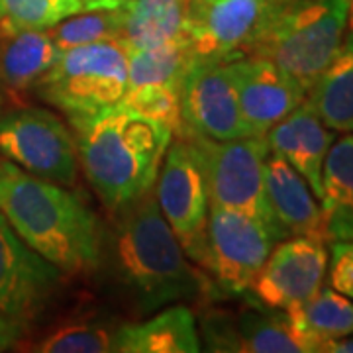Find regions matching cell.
<instances>
[{
	"instance_id": "1",
	"label": "cell",
	"mask_w": 353,
	"mask_h": 353,
	"mask_svg": "<svg viewBox=\"0 0 353 353\" xmlns=\"http://www.w3.org/2000/svg\"><path fill=\"white\" fill-rule=\"evenodd\" d=\"M0 210L16 234L61 275H85L101 261L99 216L75 190L0 159Z\"/></svg>"
},
{
	"instance_id": "2",
	"label": "cell",
	"mask_w": 353,
	"mask_h": 353,
	"mask_svg": "<svg viewBox=\"0 0 353 353\" xmlns=\"http://www.w3.org/2000/svg\"><path fill=\"white\" fill-rule=\"evenodd\" d=\"M108 252L116 281L141 312L181 301H201L210 283L196 267L159 210L155 190L120 208Z\"/></svg>"
},
{
	"instance_id": "3",
	"label": "cell",
	"mask_w": 353,
	"mask_h": 353,
	"mask_svg": "<svg viewBox=\"0 0 353 353\" xmlns=\"http://www.w3.org/2000/svg\"><path fill=\"white\" fill-rule=\"evenodd\" d=\"M71 126L79 167L104 208L118 212L153 189L173 138L169 128L122 104Z\"/></svg>"
},
{
	"instance_id": "4",
	"label": "cell",
	"mask_w": 353,
	"mask_h": 353,
	"mask_svg": "<svg viewBox=\"0 0 353 353\" xmlns=\"http://www.w3.org/2000/svg\"><path fill=\"white\" fill-rule=\"evenodd\" d=\"M347 0H289L250 55L289 73L306 90L340 51Z\"/></svg>"
},
{
	"instance_id": "5",
	"label": "cell",
	"mask_w": 353,
	"mask_h": 353,
	"mask_svg": "<svg viewBox=\"0 0 353 353\" xmlns=\"http://www.w3.org/2000/svg\"><path fill=\"white\" fill-rule=\"evenodd\" d=\"M126 88L128 50L114 39L61 51L34 90L73 124L120 104Z\"/></svg>"
},
{
	"instance_id": "6",
	"label": "cell",
	"mask_w": 353,
	"mask_h": 353,
	"mask_svg": "<svg viewBox=\"0 0 353 353\" xmlns=\"http://www.w3.org/2000/svg\"><path fill=\"white\" fill-rule=\"evenodd\" d=\"M181 138L194 148L210 204L255 216L283 240L265 196V161L271 153L267 136L212 139L185 132Z\"/></svg>"
},
{
	"instance_id": "7",
	"label": "cell",
	"mask_w": 353,
	"mask_h": 353,
	"mask_svg": "<svg viewBox=\"0 0 353 353\" xmlns=\"http://www.w3.org/2000/svg\"><path fill=\"white\" fill-rule=\"evenodd\" d=\"M0 155L26 173L73 187L79 176L75 134L59 116L36 106L0 114Z\"/></svg>"
},
{
	"instance_id": "8",
	"label": "cell",
	"mask_w": 353,
	"mask_h": 353,
	"mask_svg": "<svg viewBox=\"0 0 353 353\" xmlns=\"http://www.w3.org/2000/svg\"><path fill=\"white\" fill-rule=\"evenodd\" d=\"M289 0H189L185 38L196 57H245Z\"/></svg>"
},
{
	"instance_id": "9",
	"label": "cell",
	"mask_w": 353,
	"mask_h": 353,
	"mask_svg": "<svg viewBox=\"0 0 353 353\" xmlns=\"http://www.w3.org/2000/svg\"><path fill=\"white\" fill-rule=\"evenodd\" d=\"M155 199L181 248L199 267L208 261V190L194 148L185 138L169 143L157 175Z\"/></svg>"
},
{
	"instance_id": "10",
	"label": "cell",
	"mask_w": 353,
	"mask_h": 353,
	"mask_svg": "<svg viewBox=\"0 0 353 353\" xmlns=\"http://www.w3.org/2000/svg\"><path fill=\"white\" fill-rule=\"evenodd\" d=\"M263 220L210 204L206 269L228 294H243L277 243Z\"/></svg>"
},
{
	"instance_id": "11",
	"label": "cell",
	"mask_w": 353,
	"mask_h": 353,
	"mask_svg": "<svg viewBox=\"0 0 353 353\" xmlns=\"http://www.w3.org/2000/svg\"><path fill=\"white\" fill-rule=\"evenodd\" d=\"M328 269L326 241L296 236L273 248L250 290L269 310H290L310 301Z\"/></svg>"
},
{
	"instance_id": "12",
	"label": "cell",
	"mask_w": 353,
	"mask_h": 353,
	"mask_svg": "<svg viewBox=\"0 0 353 353\" xmlns=\"http://www.w3.org/2000/svg\"><path fill=\"white\" fill-rule=\"evenodd\" d=\"M181 116L183 134L192 132L212 139L250 136L226 61L194 55L181 83Z\"/></svg>"
},
{
	"instance_id": "13",
	"label": "cell",
	"mask_w": 353,
	"mask_h": 353,
	"mask_svg": "<svg viewBox=\"0 0 353 353\" xmlns=\"http://www.w3.org/2000/svg\"><path fill=\"white\" fill-rule=\"evenodd\" d=\"M226 69L250 136H267L271 128L303 104L308 92L289 73L263 57H238L226 61Z\"/></svg>"
},
{
	"instance_id": "14",
	"label": "cell",
	"mask_w": 353,
	"mask_h": 353,
	"mask_svg": "<svg viewBox=\"0 0 353 353\" xmlns=\"http://www.w3.org/2000/svg\"><path fill=\"white\" fill-rule=\"evenodd\" d=\"M61 277V271L34 252L0 210V314L24 322L43 308Z\"/></svg>"
},
{
	"instance_id": "15",
	"label": "cell",
	"mask_w": 353,
	"mask_h": 353,
	"mask_svg": "<svg viewBox=\"0 0 353 353\" xmlns=\"http://www.w3.org/2000/svg\"><path fill=\"white\" fill-rule=\"evenodd\" d=\"M334 141L336 132L318 118L306 99L296 110L267 132L269 152L294 167L318 201L322 199V167Z\"/></svg>"
},
{
	"instance_id": "16",
	"label": "cell",
	"mask_w": 353,
	"mask_h": 353,
	"mask_svg": "<svg viewBox=\"0 0 353 353\" xmlns=\"http://www.w3.org/2000/svg\"><path fill=\"white\" fill-rule=\"evenodd\" d=\"M265 196L283 240L306 236L326 241L322 208L301 173L275 153L265 161Z\"/></svg>"
},
{
	"instance_id": "17",
	"label": "cell",
	"mask_w": 353,
	"mask_h": 353,
	"mask_svg": "<svg viewBox=\"0 0 353 353\" xmlns=\"http://www.w3.org/2000/svg\"><path fill=\"white\" fill-rule=\"evenodd\" d=\"M116 352L122 353H196L201 336L189 306L169 304L143 322L120 324Z\"/></svg>"
},
{
	"instance_id": "18",
	"label": "cell",
	"mask_w": 353,
	"mask_h": 353,
	"mask_svg": "<svg viewBox=\"0 0 353 353\" xmlns=\"http://www.w3.org/2000/svg\"><path fill=\"white\" fill-rule=\"evenodd\" d=\"M61 50L48 30H22L0 36V87L8 97L36 88Z\"/></svg>"
},
{
	"instance_id": "19",
	"label": "cell",
	"mask_w": 353,
	"mask_h": 353,
	"mask_svg": "<svg viewBox=\"0 0 353 353\" xmlns=\"http://www.w3.org/2000/svg\"><path fill=\"white\" fill-rule=\"evenodd\" d=\"M120 43L128 51L150 50L185 38L189 0H118Z\"/></svg>"
},
{
	"instance_id": "20",
	"label": "cell",
	"mask_w": 353,
	"mask_h": 353,
	"mask_svg": "<svg viewBox=\"0 0 353 353\" xmlns=\"http://www.w3.org/2000/svg\"><path fill=\"white\" fill-rule=\"evenodd\" d=\"M320 202L326 241H353V132L328 150Z\"/></svg>"
},
{
	"instance_id": "21",
	"label": "cell",
	"mask_w": 353,
	"mask_h": 353,
	"mask_svg": "<svg viewBox=\"0 0 353 353\" xmlns=\"http://www.w3.org/2000/svg\"><path fill=\"white\" fill-rule=\"evenodd\" d=\"M306 101L330 130L353 132V38H343L332 63L308 88Z\"/></svg>"
},
{
	"instance_id": "22",
	"label": "cell",
	"mask_w": 353,
	"mask_h": 353,
	"mask_svg": "<svg viewBox=\"0 0 353 353\" xmlns=\"http://www.w3.org/2000/svg\"><path fill=\"white\" fill-rule=\"evenodd\" d=\"M285 312L308 353L320 352L326 341L353 334V303L336 289H320L310 301Z\"/></svg>"
},
{
	"instance_id": "23",
	"label": "cell",
	"mask_w": 353,
	"mask_h": 353,
	"mask_svg": "<svg viewBox=\"0 0 353 353\" xmlns=\"http://www.w3.org/2000/svg\"><path fill=\"white\" fill-rule=\"evenodd\" d=\"M192 59L194 51L187 38L150 50L128 51V87L171 85L181 88Z\"/></svg>"
},
{
	"instance_id": "24",
	"label": "cell",
	"mask_w": 353,
	"mask_h": 353,
	"mask_svg": "<svg viewBox=\"0 0 353 353\" xmlns=\"http://www.w3.org/2000/svg\"><path fill=\"white\" fill-rule=\"evenodd\" d=\"M240 352L243 353H308L290 326L289 316L265 310H245L236 322Z\"/></svg>"
},
{
	"instance_id": "25",
	"label": "cell",
	"mask_w": 353,
	"mask_h": 353,
	"mask_svg": "<svg viewBox=\"0 0 353 353\" xmlns=\"http://www.w3.org/2000/svg\"><path fill=\"white\" fill-rule=\"evenodd\" d=\"M108 8L102 0H0V36L22 30H50L73 14Z\"/></svg>"
},
{
	"instance_id": "26",
	"label": "cell",
	"mask_w": 353,
	"mask_h": 353,
	"mask_svg": "<svg viewBox=\"0 0 353 353\" xmlns=\"http://www.w3.org/2000/svg\"><path fill=\"white\" fill-rule=\"evenodd\" d=\"M48 32L61 51L99 41H120L122 14L118 6L92 8L65 18L59 24L51 26Z\"/></svg>"
},
{
	"instance_id": "27",
	"label": "cell",
	"mask_w": 353,
	"mask_h": 353,
	"mask_svg": "<svg viewBox=\"0 0 353 353\" xmlns=\"http://www.w3.org/2000/svg\"><path fill=\"white\" fill-rule=\"evenodd\" d=\"M118 326L99 320L67 322L39 340L32 350L39 353H106L116 352Z\"/></svg>"
},
{
	"instance_id": "28",
	"label": "cell",
	"mask_w": 353,
	"mask_h": 353,
	"mask_svg": "<svg viewBox=\"0 0 353 353\" xmlns=\"http://www.w3.org/2000/svg\"><path fill=\"white\" fill-rule=\"evenodd\" d=\"M134 112L155 120L171 130L173 136L183 134V116H181V88L171 85H141L128 87L124 99L120 102Z\"/></svg>"
},
{
	"instance_id": "29",
	"label": "cell",
	"mask_w": 353,
	"mask_h": 353,
	"mask_svg": "<svg viewBox=\"0 0 353 353\" xmlns=\"http://www.w3.org/2000/svg\"><path fill=\"white\" fill-rule=\"evenodd\" d=\"M330 285L353 299V241H332Z\"/></svg>"
},
{
	"instance_id": "30",
	"label": "cell",
	"mask_w": 353,
	"mask_h": 353,
	"mask_svg": "<svg viewBox=\"0 0 353 353\" xmlns=\"http://www.w3.org/2000/svg\"><path fill=\"white\" fill-rule=\"evenodd\" d=\"M202 334L206 338V350L210 352H240L236 324H232L226 316L212 314L204 316Z\"/></svg>"
},
{
	"instance_id": "31",
	"label": "cell",
	"mask_w": 353,
	"mask_h": 353,
	"mask_svg": "<svg viewBox=\"0 0 353 353\" xmlns=\"http://www.w3.org/2000/svg\"><path fill=\"white\" fill-rule=\"evenodd\" d=\"M22 332H24V322L22 320L0 314V352L10 350L14 343L20 340Z\"/></svg>"
},
{
	"instance_id": "32",
	"label": "cell",
	"mask_w": 353,
	"mask_h": 353,
	"mask_svg": "<svg viewBox=\"0 0 353 353\" xmlns=\"http://www.w3.org/2000/svg\"><path fill=\"white\" fill-rule=\"evenodd\" d=\"M322 353H353V334H347V336H341V338H336V340L326 341L322 347H320Z\"/></svg>"
},
{
	"instance_id": "33",
	"label": "cell",
	"mask_w": 353,
	"mask_h": 353,
	"mask_svg": "<svg viewBox=\"0 0 353 353\" xmlns=\"http://www.w3.org/2000/svg\"><path fill=\"white\" fill-rule=\"evenodd\" d=\"M345 36L353 38V0H347V28H345Z\"/></svg>"
},
{
	"instance_id": "34",
	"label": "cell",
	"mask_w": 353,
	"mask_h": 353,
	"mask_svg": "<svg viewBox=\"0 0 353 353\" xmlns=\"http://www.w3.org/2000/svg\"><path fill=\"white\" fill-rule=\"evenodd\" d=\"M6 97H8V94L4 92V88L0 87V114L4 112V102H6Z\"/></svg>"
},
{
	"instance_id": "35",
	"label": "cell",
	"mask_w": 353,
	"mask_h": 353,
	"mask_svg": "<svg viewBox=\"0 0 353 353\" xmlns=\"http://www.w3.org/2000/svg\"><path fill=\"white\" fill-rule=\"evenodd\" d=\"M102 2H104L108 8H114V6H116V4H114V0H102Z\"/></svg>"
}]
</instances>
